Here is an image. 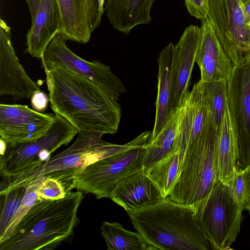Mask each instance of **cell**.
Listing matches in <instances>:
<instances>
[{
  "label": "cell",
  "mask_w": 250,
  "mask_h": 250,
  "mask_svg": "<svg viewBox=\"0 0 250 250\" xmlns=\"http://www.w3.org/2000/svg\"><path fill=\"white\" fill-rule=\"evenodd\" d=\"M45 74L50 107L55 114L78 131L117 132L121 116L120 104L98 84L61 66Z\"/></svg>",
  "instance_id": "cell-1"
},
{
  "label": "cell",
  "mask_w": 250,
  "mask_h": 250,
  "mask_svg": "<svg viewBox=\"0 0 250 250\" xmlns=\"http://www.w3.org/2000/svg\"><path fill=\"white\" fill-rule=\"evenodd\" d=\"M127 213L153 250H213L193 205L176 202L168 196Z\"/></svg>",
  "instance_id": "cell-2"
},
{
  "label": "cell",
  "mask_w": 250,
  "mask_h": 250,
  "mask_svg": "<svg viewBox=\"0 0 250 250\" xmlns=\"http://www.w3.org/2000/svg\"><path fill=\"white\" fill-rule=\"evenodd\" d=\"M83 198L78 190L56 200L38 199L11 235L0 243V250L55 249L73 235Z\"/></svg>",
  "instance_id": "cell-3"
},
{
  "label": "cell",
  "mask_w": 250,
  "mask_h": 250,
  "mask_svg": "<svg viewBox=\"0 0 250 250\" xmlns=\"http://www.w3.org/2000/svg\"><path fill=\"white\" fill-rule=\"evenodd\" d=\"M104 134L96 131H79L77 139L68 147L51 157L47 162L15 177L6 179V188L0 193L16 187H26L33 179L43 175L58 180L67 194L75 188L78 175L86 167L111 155L146 146L151 132L144 131L124 145L104 141L102 139Z\"/></svg>",
  "instance_id": "cell-4"
},
{
  "label": "cell",
  "mask_w": 250,
  "mask_h": 250,
  "mask_svg": "<svg viewBox=\"0 0 250 250\" xmlns=\"http://www.w3.org/2000/svg\"><path fill=\"white\" fill-rule=\"evenodd\" d=\"M218 131L187 148L179 156V169L174 187L169 195L174 201L193 205L206 197L219 182L216 148Z\"/></svg>",
  "instance_id": "cell-5"
},
{
  "label": "cell",
  "mask_w": 250,
  "mask_h": 250,
  "mask_svg": "<svg viewBox=\"0 0 250 250\" xmlns=\"http://www.w3.org/2000/svg\"><path fill=\"white\" fill-rule=\"evenodd\" d=\"M193 206L196 219L213 250L231 249L240 231L244 208L234 200L228 187L218 182L206 197Z\"/></svg>",
  "instance_id": "cell-6"
},
{
  "label": "cell",
  "mask_w": 250,
  "mask_h": 250,
  "mask_svg": "<svg viewBox=\"0 0 250 250\" xmlns=\"http://www.w3.org/2000/svg\"><path fill=\"white\" fill-rule=\"evenodd\" d=\"M78 131L65 118L55 114V119L47 133L38 140L7 146L0 156V174L4 179L19 175L47 162L52 154L67 145Z\"/></svg>",
  "instance_id": "cell-7"
},
{
  "label": "cell",
  "mask_w": 250,
  "mask_h": 250,
  "mask_svg": "<svg viewBox=\"0 0 250 250\" xmlns=\"http://www.w3.org/2000/svg\"><path fill=\"white\" fill-rule=\"evenodd\" d=\"M234 67L250 60V20L242 0H209L208 16Z\"/></svg>",
  "instance_id": "cell-8"
},
{
  "label": "cell",
  "mask_w": 250,
  "mask_h": 250,
  "mask_svg": "<svg viewBox=\"0 0 250 250\" xmlns=\"http://www.w3.org/2000/svg\"><path fill=\"white\" fill-rule=\"evenodd\" d=\"M146 146L111 155L87 166L79 173L75 188L83 193L93 194L98 199L109 198L119 181L144 170Z\"/></svg>",
  "instance_id": "cell-9"
},
{
  "label": "cell",
  "mask_w": 250,
  "mask_h": 250,
  "mask_svg": "<svg viewBox=\"0 0 250 250\" xmlns=\"http://www.w3.org/2000/svg\"><path fill=\"white\" fill-rule=\"evenodd\" d=\"M227 85L236 166L244 169L250 164V60L233 67Z\"/></svg>",
  "instance_id": "cell-10"
},
{
  "label": "cell",
  "mask_w": 250,
  "mask_h": 250,
  "mask_svg": "<svg viewBox=\"0 0 250 250\" xmlns=\"http://www.w3.org/2000/svg\"><path fill=\"white\" fill-rule=\"evenodd\" d=\"M66 41L63 36L59 33L46 47L41 58L45 73L52 67L61 66L94 82L118 101L120 95L126 92V89L110 67L99 61L89 62L83 59L67 47Z\"/></svg>",
  "instance_id": "cell-11"
},
{
  "label": "cell",
  "mask_w": 250,
  "mask_h": 250,
  "mask_svg": "<svg viewBox=\"0 0 250 250\" xmlns=\"http://www.w3.org/2000/svg\"><path fill=\"white\" fill-rule=\"evenodd\" d=\"M55 114L38 112L21 104H0V139L7 146L36 141L45 136Z\"/></svg>",
  "instance_id": "cell-12"
},
{
  "label": "cell",
  "mask_w": 250,
  "mask_h": 250,
  "mask_svg": "<svg viewBox=\"0 0 250 250\" xmlns=\"http://www.w3.org/2000/svg\"><path fill=\"white\" fill-rule=\"evenodd\" d=\"M40 90L20 63L12 43L11 28L0 18V95H9L17 101Z\"/></svg>",
  "instance_id": "cell-13"
},
{
  "label": "cell",
  "mask_w": 250,
  "mask_h": 250,
  "mask_svg": "<svg viewBox=\"0 0 250 250\" xmlns=\"http://www.w3.org/2000/svg\"><path fill=\"white\" fill-rule=\"evenodd\" d=\"M201 21V38L195 62L200 70L204 83L227 80L234 67L218 40L208 17Z\"/></svg>",
  "instance_id": "cell-14"
},
{
  "label": "cell",
  "mask_w": 250,
  "mask_h": 250,
  "mask_svg": "<svg viewBox=\"0 0 250 250\" xmlns=\"http://www.w3.org/2000/svg\"><path fill=\"white\" fill-rule=\"evenodd\" d=\"M201 28L188 26L179 42L174 45L172 62V104L174 109L188 89L201 38Z\"/></svg>",
  "instance_id": "cell-15"
},
{
  "label": "cell",
  "mask_w": 250,
  "mask_h": 250,
  "mask_svg": "<svg viewBox=\"0 0 250 250\" xmlns=\"http://www.w3.org/2000/svg\"><path fill=\"white\" fill-rule=\"evenodd\" d=\"M163 198L158 187L144 170L119 181L109 197L127 212L155 204Z\"/></svg>",
  "instance_id": "cell-16"
},
{
  "label": "cell",
  "mask_w": 250,
  "mask_h": 250,
  "mask_svg": "<svg viewBox=\"0 0 250 250\" xmlns=\"http://www.w3.org/2000/svg\"><path fill=\"white\" fill-rule=\"evenodd\" d=\"M62 30L61 18L57 0H41L33 25L26 35V52L41 59L52 39Z\"/></svg>",
  "instance_id": "cell-17"
},
{
  "label": "cell",
  "mask_w": 250,
  "mask_h": 250,
  "mask_svg": "<svg viewBox=\"0 0 250 250\" xmlns=\"http://www.w3.org/2000/svg\"><path fill=\"white\" fill-rule=\"evenodd\" d=\"M173 48V44L169 43L160 52L158 58L156 116L150 139L154 138L163 128L174 110L172 104Z\"/></svg>",
  "instance_id": "cell-18"
},
{
  "label": "cell",
  "mask_w": 250,
  "mask_h": 250,
  "mask_svg": "<svg viewBox=\"0 0 250 250\" xmlns=\"http://www.w3.org/2000/svg\"><path fill=\"white\" fill-rule=\"evenodd\" d=\"M155 0H105L104 9L117 31L128 34L136 26L148 23Z\"/></svg>",
  "instance_id": "cell-19"
},
{
  "label": "cell",
  "mask_w": 250,
  "mask_h": 250,
  "mask_svg": "<svg viewBox=\"0 0 250 250\" xmlns=\"http://www.w3.org/2000/svg\"><path fill=\"white\" fill-rule=\"evenodd\" d=\"M65 40L85 44L91 37L87 0H57Z\"/></svg>",
  "instance_id": "cell-20"
},
{
  "label": "cell",
  "mask_w": 250,
  "mask_h": 250,
  "mask_svg": "<svg viewBox=\"0 0 250 250\" xmlns=\"http://www.w3.org/2000/svg\"><path fill=\"white\" fill-rule=\"evenodd\" d=\"M216 157L218 181L226 185L232 179L236 165L228 104L225 110L218 132Z\"/></svg>",
  "instance_id": "cell-21"
},
{
  "label": "cell",
  "mask_w": 250,
  "mask_h": 250,
  "mask_svg": "<svg viewBox=\"0 0 250 250\" xmlns=\"http://www.w3.org/2000/svg\"><path fill=\"white\" fill-rule=\"evenodd\" d=\"M180 104L174 109L163 128L149 140L143 161L144 170L165 157L171 149L176 136L180 114Z\"/></svg>",
  "instance_id": "cell-22"
},
{
  "label": "cell",
  "mask_w": 250,
  "mask_h": 250,
  "mask_svg": "<svg viewBox=\"0 0 250 250\" xmlns=\"http://www.w3.org/2000/svg\"><path fill=\"white\" fill-rule=\"evenodd\" d=\"M101 228L108 250H153L139 232L128 230L119 223L104 221Z\"/></svg>",
  "instance_id": "cell-23"
},
{
  "label": "cell",
  "mask_w": 250,
  "mask_h": 250,
  "mask_svg": "<svg viewBox=\"0 0 250 250\" xmlns=\"http://www.w3.org/2000/svg\"><path fill=\"white\" fill-rule=\"evenodd\" d=\"M179 169V155L171 148L169 153L151 167L145 170L156 185L163 198L168 196L176 182Z\"/></svg>",
  "instance_id": "cell-24"
},
{
  "label": "cell",
  "mask_w": 250,
  "mask_h": 250,
  "mask_svg": "<svg viewBox=\"0 0 250 250\" xmlns=\"http://www.w3.org/2000/svg\"><path fill=\"white\" fill-rule=\"evenodd\" d=\"M204 95L218 131L228 104L227 80L204 83Z\"/></svg>",
  "instance_id": "cell-25"
},
{
  "label": "cell",
  "mask_w": 250,
  "mask_h": 250,
  "mask_svg": "<svg viewBox=\"0 0 250 250\" xmlns=\"http://www.w3.org/2000/svg\"><path fill=\"white\" fill-rule=\"evenodd\" d=\"M26 191V186H18L0 194V237L3 234L18 211Z\"/></svg>",
  "instance_id": "cell-26"
},
{
  "label": "cell",
  "mask_w": 250,
  "mask_h": 250,
  "mask_svg": "<svg viewBox=\"0 0 250 250\" xmlns=\"http://www.w3.org/2000/svg\"><path fill=\"white\" fill-rule=\"evenodd\" d=\"M45 179L44 176L41 175L28 182L23 200L4 233L0 237V243L4 242L11 235L19 223L39 199L37 191Z\"/></svg>",
  "instance_id": "cell-27"
},
{
  "label": "cell",
  "mask_w": 250,
  "mask_h": 250,
  "mask_svg": "<svg viewBox=\"0 0 250 250\" xmlns=\"http://www.w3.org/2000/svg\"><path fill=\"white\" fill-rule=\"evenodd\" d=\"M39 199L56 200L65 197L66 193L62 185L57 180L46 178L37 191Z\"/></svg>",
  "instance_id": "cell-28"
},
{
  "label": "cell",
  "mask_w": 250,
  "mask_h": 250,
  "mask_svg": "<svg viewBox=\"0 0 250 250\" xmlns=\"http://www.w3.org/2000/svg\"><path fill=\"white\" fill-rule=\"evenodd\" d=\"M234 200L240 206H245L243 169L236 165L232 179L226 185Z\"/></svg>",
  "instance_id": "cell-29"
},
{
  "label": "cell",
  "mask_w": 250,
  "mask_h": 250,
  "mask_svg": "<svg viewBox=\"0 0 250 250\" xmlns=\"http://www.w3.org/2000/svg\"><path fill=\"white\" fill-rule=\"evenodd\" d=\"M105 0H87L91 32L97 28L104 11Z\"/></svg>",
  "instance_id": "cell-30"
},
{
  "label": "cell",
  "mask_w": 250,
  "mask_h": 250,
  "mask_svg": "<svg viewBox=\"0 0 250 250\" xmlns=\"http://www.w3.org/2000/svg\"><path fill=\"white\" fill-rule=\"evenodd\" d=\"M185 2L191 16L200 20L208 16L209 0H185Z\"/></svg>",
  "instance_id": "cell-31"
},
{
  "label": "cell",
  "mask_w": 250,
  "mask_h": 250,
  "mask_svg": "<svg viewBox=\"0 0 250 250\" xmlns=\"http://www.w3.org/2000/svg\"><path fill=\"white\" fill-rule=\"evenodd\" d=\"M49 96L42 91H39L34 93L31 96V103L34 110L42 112L47 108Z\"/></svg>",
  "instance_id": "cell-32"
},
{
  "label": "cell",
  "mask_w": 250,
  "mask_h": 250,
  "mask_svg": "<svg viewBox=\"0 0 250 250\" xmlns=\"http://www.w3.org/2000/svg\"><path fill=\"white\" fill-rule=\"evenodd\" d=\"M244 180V209L247 210L250 214V164L243 169Z\"/></svg>",
  "instance_id": "cell-33"
},
{
  "label": "cell",
  "mask_w": 250,
  "mask_h": 250,
  "mask_svg": "<svg viewBox=\"0 0 250 250\" xmlns=\"http://www.w3.org/2000/svg\"><path fill=\"white\" fill-rule=\"evenodd\" d=\"M41 0H26L30 13L31 25L33 24L35 21Z\"/></svg>",
  "instance_id": "cell-34"
},
{
  "label": "cell",
  "mask_w": 250,
  "mask_h": 250,
  "mask_svg": "<svg viewBox=\"0 0 250 250\" xmlns=\"http://www.w3.org/2000/svg\"><path fill=\"white\" fill-rule=\"evenodd\" d=\"M243 4L247 15L250 20V0H246L243 2Z\"/></svg>",
  "instance_id": "cell-35"
},
{
  "label": "cell",
  "mask_w": 250,
  "mask_h": 250,
  "mask_svg": "<svg viewBox=\"0 0 250 250\" xmlns=\"http://www.w3.org/2000/svg\"><path fill=\"white\" fill-rule=\"evenodd\" d=\"M0 155H3L6 149L7 145L6 143L2 139H0Z\"/></svg>",
  "instance_id": "cell-36"
},
{
  "label": "cell",
  "mask_w": 250,
  "mask_h": 250,
  "mask_svg": "<svg viewBox=\"0 0 250 250\" xmlns=\"http://www.w3.org/2000/svg\"><path fill=\"white\" fill-rule=\"evenodd\" d=\"M246 0H242L243 2L246 1Z\"/></svg>",
  "instance_id": "cell-37"
}]
</instances>
